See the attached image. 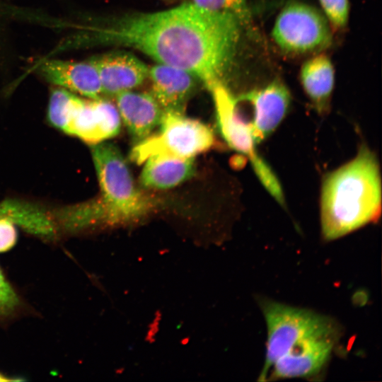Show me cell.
<instances>
[{"mask_svg": "<svg viewBox=\"0 0 382 382\" xmlns=\"http://www.w3.org/2000/svg\"><path fill=\"white\" fill-rule=\"evenodd\" d=\"M228 13L211 11L192 2L154 13L127 14L96 29L100 44L128 47L158 64L193 75L210 90L224 80L248 28Z\"/></svg>", "mask_w": 382, "mask_h": 382, "instance_id": "obj_1", "label": "cell"}, {"mask_svg": "<svg viewBox=\"0 0 382 382\" xmlns=\"http://www.w3.org/2000/svg\"><path fill=\"white\" fill-rule=\"evenodd\" d=\"M260 303L267 337L259 381L318 376L339 340L337 322L313 311L271 300Z\"/></svg>", "mask_w": 382, "mask_h": 382, "instance_id": "obj_2", "label": "cell"}, {"mask_svg": "<svg viewBox=\"0 0 382 382\" xmlns=\"http://www.w3.org/2000/svg\"><path fill=\"white\" fill-rule=\"evenodd\" d=\"M381 212V180L375 154L361 145L357 156L325 175L320 192V225L333 241L371 222Z\"/></svg>", "mask_w": 382, "mask_h": 382, "instance_id": "obj_3", "label": "cell"}, {"mask_svg": "<svg viewBox=\"0 0 382 382\" xmlns=\"http://www.w3.org/2000/svg\"><path fill=\"white\" fill-rule=\"evenodd\" d=\"M91 149L101 193L95 201L104 225L134 223L151 212L157 202L136 187L118 147L100 142Z\"/></svg>", "mask_w": 382, "mask_h": 382, "instance_id": "obj_4", "label": "cell"}, {"mask_svg": "<svg viewBox=\"0 0 382 382\" xmlns=\"http://www.w3.org/2000/svg\"><path fill=\"white\" fill-rule=\"evenodd\" d=\"M159 126L156 134L138 141L132 149L129 154L132 161L140 165L156 154L194 158L209 149L214 143L210 127L186 117L184 113L164 111Z\"/></svg>", "mask_w": 382, "mask_h": 382, "instance_id": "obj_5", "label": "cell"}, {"mask_svg": "<svg viewBox=\"0 0 382 382\" xmlns=\"http://www.w3.org/2000/svg\"><path fill=\"white\" fill-rule=\"evenodd\" d=\"M209 91L213 96L217 126L221 136L232 149L248 157L265 188L277 201H281L284 193L280 183L258 154L250 125L243 116L236 98L223 83L214 86Z\"/></svg>", "mask_w": 382, "mask_h": 382, "instance_id": "obj_6", "label": "cell"}, {"mask_svg": "<svg viewBox=\"0 0 382 382\" xmlns=\"http://www.w3.org/2000/svg\"><path fill=\"white\" fill-rule=\"evenodd\" d=\"M272 37L281 50L291 54L318 52L332 42L325 16L301 2H291L283 8L276 18Z\"/></svg>", "mask_w": 382, "mask_h": 382, "instance_id": "obj_7", "label": "cell"}, {"mask_svg": "<svg viewBox=\"0 0 382 382\" xmlns=\"http://www.w3.org/2000/svg\"><path fill=\"white\" fill-rule=\"evenodd\" d=\"M238 100L251 108L249 120L256 144L267 138L285 117L291 103V95L285 84L279 79L261 88L242 94Z\"/></svg>", "mask_w": 382, "mask_h": 382, "instance_id": "obj_8", "label": "cell"}, {"mask_svg": "<svg viewBox=\"0 0 382 382\" xmlns=\"http://www.w3.org/2000/svg\"><path fill=\"white\" fill-rule=\"evenodd\" d=\"M120 127L121 117L112 103L103 98L81 99L65 133L94 145L117 135Z\"/></svg>", "mask_w": 382, "mask_h": 382, "instance_id": "obj_9", "label": "cell"}, {"mask_svg": "<svg viewBox=\"0 0 382 382\" xmlns=\"http://www.w3.org/2000/svg\"><path fill=\"white\" fill-rule=\"evenodd\" d=\"M100 79L102 95L115 98L131 91L148 78L149 68L136 56L122 51L112 52L91 59Z\"/></svg>", "mask_w": 382, "mask_h": 382, "instance_id": "obj_10", "label": "cell"}, {"mask_svg": "<svg viewBox=\"0 0 382 382\" xmlns=\"http://www.w3.org/2000/svg\"><path fill=\"white\" fill-rule=\"evenodd\" d=\"M151 83L150 93L163 111L184 113L189 99L199 81L183 69L158 64L149 69Z\"/></svg>", "mask_w": 382, "mask_h": 382, "instance_id": "obj_11", "label": "cell"}, {"mask_svg": "<svg viewBox=\"0 0 382 382\" xmlns=\"http://www.w3.org/2000/svg\"><path fill=\"white\" fill-rule=\"evenodd\" d=\"M39 71L47 81L59 88L89 99L103 98L98 74L91 60H47L40 66Z\"/></svg>", "mask_w": 382, "mask_h": 382, "instance_id": "obj_12", "label": "cell"}, {"mask_svg": "<svg viewBox=\"0 0 382 382\" xmlns=\"http://www.w3.org/2000/svg\"><path fill=\"white\" fill-rule=\"evenodd\" d=\"M115 98L121 119L137 142L159 126L164 111L151 93L125 91Z\"/></svg>", "mask_w": 382, "mask_h": 382, "instance_id": "obj_13", "label": "cell"}, {"mask_svg": "<svg viewBox=\"0 0 382 382\" xmlns=\"http://www.w3.org/2000/svg\"><path fill=\"white\" fill-rule=\"evenodd\" d=\"M194 173V158L156 154L144 161L139 182L146 188L168 189L190 178Z\"/></svg>", "mask_w": 382, "mask_h": 382, "instance_id": "obj_14", "label": "cell"}, {"mask_svg": "<svg viewBox=\"0 0 382 382\" xmlns=\"http://www.w3.org/2000/svg\"><path fill=\"white\" fill-rule=\"evenodd\" d=\"M301 81L304 91L319 113L329 108L334 86V69L330 59L318 54L306 61L301 70Z\"/></svg>", "mask_w": 382, "mask_h": 382, "instance_id": "obj_15", "label": "cell"}, {"mask_svg": "<svg viewBox=\"0 0 382 382\" xmlns=\"http://www.w3.org/2000/svg\"><path fill=\"white\" fill-rule=\"evenodd\" d=\"M0 216L25 230L45 237L54 234L52 218L42 208L25 202L6 200L0 203Z\"/></svg>", "mask_w": 382, "mask_h": 382, "instance_id": "obj_16", "label": "cell"}, {"mask_svg": "<svg viewBox=\"0 0 382 382\" xmlns=\"http://www.w3.org/2000/svg\"><path fill=\"white\" fill-rule=\"evenodd\" d=\"M82 98L72 92L57 88L50 96L47 117L52 126L66 132L70 120Z\"/></svg>", "mask_w": 382, "mask_h": 382, "instance_id": "obj_17", "label": "cell"}, {"mask_svg": "<svg viewBox=\"0 0 382 382\" xmlns=\"http://www.w3.org/2000/svg\"><path fill=\"white\" fill-rule=\"evenodd\" d=\"M190 2L211 11L234 16L248 27L252 20L247 0H190Z\"/></svg>", "mask_w": 382, "mask_h": 382, "instance_id": "obj_18", "label": "cell"}, {"mask_svg": "<svg viewBox=\"0 0 382 382\" xmlns=\"http://www.w3.org/2000/svg\"><path fill=\"white\" fill-rule=\"evenodd\" d=\"M319 1L326 18L334 28L340 29L347 25L349 16L348 0H319Z\"/></svg>", "mask_w": 382, "mask_h": 382, "instance_id": "obj_19", "label": "cell"}, {"mask_svg": "<svg viewBox=\"0 0 382 382\" xmlns=\"http://www.w3.org/2000/svg\"><path fill=\"white\" fill-rule=\"evenodd\" d=\"M19 305V299L0 270V316L12 313Z\"/></svg>", "mask_w": 382, "mask_h": 382, "instance_id": "obj_20", "label": "cell"}, {"mask_svg": "<svg viewBox=\"0 0 382 382\" xmlns=\"http://www.w3.org/2000/svg\"><path fill=\"white\" fill-rule=\"evenodd\" d=\"M17 238L14 224L8 219L0 216V252L12 248Z\"/></svg>", "mask_w": 382, "mask_h": 382, "instance_id": "obj_21", "label": "cell"}, {"mask_svg": "<svg viewBox=\"0 0 382 382\" xmlns=\"http://www.w3.org/2000/svg\"><path fill=\"white\" fill-rule=\"evenodd\" d=\"M21 381V379H16L13 378H9L6 375H4L3 374L0 373V381Z\"/></svg>", "mask_w": 382, "mask_h": 382, "instance_id": "obj_22", "label": "cell"}]
</instances>
